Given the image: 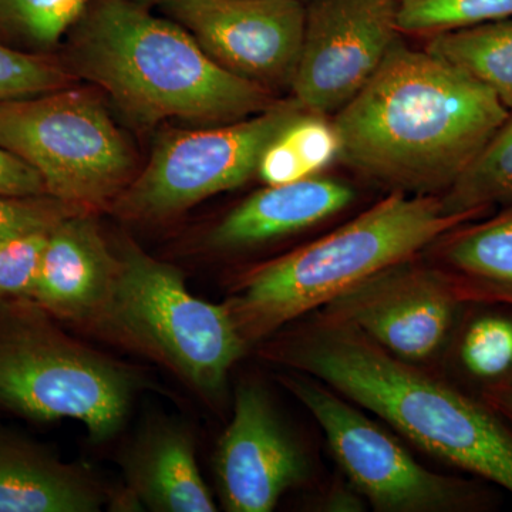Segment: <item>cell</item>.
<instances>
[{
    "instance_id": "1",
    "label": "cell",
    "mask_w": 512,
    "mask_h": 512,
    "mask_svg": "<svg viewBox=\"0 0 512 512\" xmlns=\"http://www.w3.org/2000/svg\"><path fill=\"white\" fill-rule=\"evenodd\" d=\"M508 116L483 83L400 39L332 123L343 164L392 192L440 197Z\"/></svg>"
},
{
    "instance_id": "2",
    "label": "cell",
    "mask_w": 512,
    "mask_h": 512,
    "mask_svg": "<svg viewBox=\"0 0 512 512\" xmlns=\"http://www.w3.org/2000/svg\"><path fill=\"white\" fill-rule=\"evenodd\" d=\"M265 355L376 414L431 456L512 494L511 423L483 397L320 312L269 343Z\"/></svg>"
},
{
    "instance_id": "3",
    "label": "cell",
    "mask_w": 512,
    "mask_h": 512,
    "mask_svg": "<svg viewBox=\"0 0 512 512\" xmlns=\"http://www.w3.org/2000/svg\"><path fill=\"white\" fill-rule=\"evenodd\" d=\"M70 30L73 72L141 126L171 119L220 126L278 101L215 63L180 23L137 0H90Z\"/></svg>"
},
{
    "instance_id": "4",
    "label": "cell",
    "mask_w": 512,
    "mask_h": 512,
    "mask_svg": "<svg viewBox=\"0 0 512 512\" xmlns=\"http://www.w3.org/2000/svg\"><path fill=\"white\" fill-rule=\"evenodd\" d=\"M474 220L448 214L439 195L390 192L326 237L252 269L225 305L248 345L261 342Z\"/></svg>"
},
{
    "instance_id": "5",
    "label": "cell",
    "mask_w": 512,
    "mask_h": 512,
    "mask_svg": "<svg viewBox=\"0 0 512 512\" xmlns=\"http://www.w3.org/2000/svg\"><path fill=\"white\" fill-rule=\"evenodd\" d=\"M138 387L133 369L67 336L35 303L0 301V409L40 423L76 420L107 441Z\"/></svg>"
},
{
    "instance_id": "6",
    "label": "cell",
    "mask_w": 512,
    "mask_h": 512,
    "mask_svg": "<svg viewBox=\"0 0 512 512\" xmlns=\"http://www.w3.org/2000/svg\"><path fill=\"white\" fill-rule=\"evenodd\" d=\"M116 254L119 268L101 325L173 370L208 402H220L249 346L227 305L195 298L178 269L133 241H121Z\"/></svg>"
},
{
    "instance_id": "7",
    "label": "cell",
    "mask_w": 512,
    "mask_h": 512,
    "mask_svg": "<svg viewBox=\"0 0 512 512\" xmlns=\"http://www.w3.org/2000/svg\"><path fill=\"white\" fill-rule=\"evenodd\" d=\"M0 146L35 168L47 195L87 211L110 208L138 173L99 97L73 86L0 103Z\"/></svg>"
},
{
    "instance_id": "8",
    "label": "cell",
    "mask_w": 512,
    "mask_h": 512,
    "mask_svg": "<svg viewBox=\"0 0 512 512\" xmlns=\"http://www.w3.org/2000/svg\"><path fill=\"white\" fill-rule=\"evenodd\" d=\"M303 113L292 97L234 123L167 131L109 210L124 221L161 222L241 187L258 171L265 148Z\"/></svg>"
},
{
    "instance_id": "9",
    "label": "cell",
    "mask_w": 512,
    "mask_h": 512,
    "mask_svg": "<svg viewBox=\"0 0 512 512\" xmlns=\"http://www.w3.org/2000/svg\"><path fill=\"white\" fill-rule=\"evenodd\" d=\"M281 382L311 412L353 487L384 512H473L491 507L481 485L421 466L394 437L319 380L288 373Z\"/></svg>"
},
{
    "instance_id": "10",
    "label": "cell",
    "mask_w": 512,
    "mask_h": 512,
    "mask_svg": "<svg viewBox=\"0 0 512 512\" xmlns=\"http://www.w3.org/2000/svg\"><path fill=\"white\" fill-rule=\"evenodd\" d=\"M467 305L439 269L412 258L369 276L319 312L421 366L447 348Z\"/></svg>"
},
{
    "instance_id": "11",
    "label": "cell",
    "mask_w": 512,
    "mask_h": 512,
    "mask_svg": "<svg viewBox=\"0 0 512 512\" xmlns=\"http://www.w3.org/2000/svg\"><path fill=\"white\" fill-rule=\"evenodd\" d=\"M292 97L308 113H338L402 39L396 0H306Z\"/></svg>"
},
{
    "instance_id": "12",
    "label": "cell",
    "mask_w": 512,
    "mask_h": 512,
    "mask_svg": "<svg viewBox=\"0 0 512 512\" xmlns=\"http://www.w3.org/2000/svg\"><path fill=\"white\" fill-rule=\"evenodd\" d=\"M158 6L229 73L274 94L291 92L305 0H167Z\"/></svg>"
},
{
    "instance_id": "13",
    "label": "cell",
    "mask_w": 512,
    "mask_h": 512,
    "mask_svg": "<svg viewBox=\"0 0 512 512\" xmlns=\"http://www.w3.org/2000/svg\"><path fill=\"white\" fill-rule=\"evenodd\" d=\"M215 473L225 510L269 512L306 476L301 448L289 436L268 394L242 384L234 414L215 454Z\"/></svg>"
},
{
    "instance_id": "14",
    "label": "cell",
    "mask_w": 512,
    "mask_h": 512,
    "mask_svg": "<svg viewBox=\"0 0 512 512\" xmlns=\"http://www.w3.org/2000/svg\"><path fill=\"white\" fill-rule=\"evenodd\" d=\"M119 259L96 212L80 211L47 234L35 284L26 301L52 318L100 323L116 282Z\"/></svg>"
},
{
    "instance_id": "15",
    "label": "cell",
    "mask_w": 512,
    "mask_h": 512,
    "mask_svg": "<svg viewBox=\"0 0 512 512\" xmlns=\"http://www.w3.org/2000/svg\"><path fill=\"white\" fill-rule=\"evenodd\" d=\"M128 493L157 512H212L217 504L198 467L191 431L156 419L137 434L123 458Z\"/></svg>"
},
{
    "instance_id": "16",
    "label": "cell",
    "mask_w": 512,
    "mask_h": 512,
    "mask_svg": "<svg viewBox=\"0 0 512 512\" xmlns=\"http://www.w3.org/2000/svg\"><path fill=\"white\" fill-rule=\"evenodd\" d=\"M355 195L349 184L318 175L268 185L222 218L210 232V245L228 251L286 237L345 210Z\"/></svg>"
},
{
    "instance_id": "17",
    "label": "cell",
    "mask_w": 512,
    "mask_h": 512,
    "mask_svg": "<svg viewBox=\"0 0 512 512\" xmlns=\"http://www.w3.org/2000/svg\"><path fill=\"white\" fill-rule=\"evenodd\" d=\"M106 497L89 468L0 426V512H94Z\"/></svg>"
},
{
    "instance_id": "18",
    "label": "cell",
    "mask_w": 512,
    "mask_h": 512,
    "mask_svg": "<svg viewBox=\"0 0 512 512\" xmlns=\"http://www.w3.org/2000/svg\"><path fill=\"white\" fill-rule=\"evenodd\" d=\"M464 225L434 242L430 264L468 305L512 309V205L490 220Z\"/></svg>"
},
{
    "instance_id": "19",
    "label": "cell",
    "mask_w": 512,
    "mask_h": 512,
    "mask_svg": "<svg viewBox=\"0 0 512 512\" xmlns=\"http://www.w3.org/2000/svg\"><path fill=\"white\" fill-rule=\"evenodd\" d=\"M424 49L473 76L512 110V18L431 36Z\"/></svg>"
},
{
    "instance_id": "20",
    "label": "cell",
    "mask_w": 512,
    "mask_h": 512,
    "mask_svg": "<svg viewBox=\"0 0 512 512\" xmlns=\"http://www.w3.org/2000/svg\"><path fill=\"white\" fill-rule=\"evenodd\" d=\"M440 200L448 214L476 218L497 205H512L511 113Z\"/></svg>"
},
{
    "instance_id": "21",
    "label": "cell",
    "mask_w": 512,
    "mask_h": 512,
    "mask_svg": "<svg viewBox=\"0 0 512 512\" xmlns=\"http://www.w3.org/2000/svg\"><path fill=\"white\" fill-rule=\"evenodd\" d=\"M461 325L457 360L467 379L483 393L512 384V309H484Z\"/></svg>"
},
{
    "instance_id": "22",
    "label": "cell",
    "mask_w": 512,
    "mask_h": 512,
    "mask_svg": "<svg viewBox=\"0 0 512 512\" xmlns=\"http://www.w3.org/2000/svg\"><path fill=\"white\" fill-rule=\"evenodd\" d=\"M402 35L429 37L512 18V0H396Z\"/></svg>"
},
{
    "instance_id": "23",
    "label": "cell",
    "mask_w": 512,
    "mask_h": 512,
    "mask_svg": "<svg viewBox=\"0 0 512 512\" xmlns=\"http://www.w3.org/2000/svg\"><path fill=\"white\" fill-rule=\"evenodd\" d=\"M90 0H0V26L36 46L59 43Z\"/></svg>"
},
{
    "instance_id": "24",
    "label": "cell",
    "mask_w": 512,
    "mask_h": 512,
    "mask_svg": "<svg viewBox=\"0 0 512 512\" xmlns=\"http://www.w3.org/2000/svg\"><path fill=\"white\" fill-rule=\"evenodd\" d=\"M73 74L52 57L20 52L0 42V103L72 86Z\"/></svg>"
},
{
    "instance_id": "25",
    "label": "cell",
    "mask_w": 512,
    "mask_h": 512,
    "mask_svg": "<svg viewBox=\"0 0 512 512\" xmlns=\"http://www.w3.org/2000/svg\"><path fill=\"white\" fill-rule=\"evenodd\" d=\"M83 210L52 195L5 197L0 195V242L23 235L49 232Z\"/></svg>"
},
{
    "instance_id": "26",
    "label": "cell",
    "mask_w": 512,
    "mask_h": 512,
    "mask_svg": "<svg viewBox=\"0 0 512 512\" xmlns=\"http://www.w3.org/2000/svg\"><path fill=\"white\" fill-rule=\"evenodd\" d=\"M279 137L291 147L308 177L316 175L339 157V138L333 123L319 114L303 113Z\"/></svg>"
},
{
    "instance_id": "27",
    "label": "cell",
    "mask_w": 512,
    "mask_h": 512,
    "mask_svg": "<svg viewBox=\"0 0 512 512\" xmlns=\"http://www.w3.org/2000/svg\"><path fill=\"white\" fill-rule=\"evenodd\" d=\"M49 232L0 242V301L29 298Z\"/></svg>"
},
{
    "instance_id": "28",
    "label": "cell",
    "mask_w": 512,
    "mask_h": 512,
    "mask_svg": "<svg viewBox=\"0 0 512 512\" xmlns=\"http://www.w3.org/2000/svg\"><path fill=\"white\" fill-rule=\"evenodd\" d=\"M46 194L45 184L35 168L0 146V195L32 197Z\"/></svg>"
},
{
    "instance_id": "29",
    "label": "cell",
    "mask_w": 512,
    "mask_h": 512,
    "mask_svg": "<svg viewBox=\"0 0 512 512\" xmlns=\"http://www.w3.org/2000/svg\"><path fill=\"white\" fill-rule=\"evenodd\" d=\"M481 397L491 407H494L505 420L510 421L512 426V384L485 392L481 394Z\"/></svg>"
},
{
    "instance_id": "30",
    "label": "cell",
    "mask_w": 512,
    "mask_h": 512,
    "mask_svg": "<svg viewBox=\"0 0 512 512\" xmlns=\"http://www.w3.org/2000/svg\"><path fill=\"white\" fill-rule=\"evenodd\" d=\"M137 2L143 3V5H161V3L167 2V0H137ZM306 2V0H305Z\"/></svg>"
}]
</instances>
